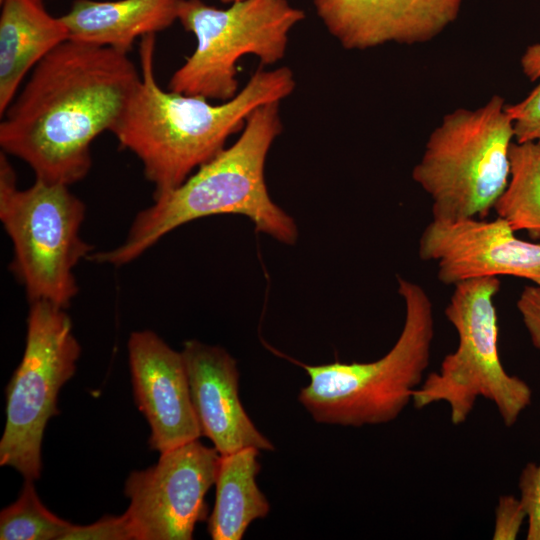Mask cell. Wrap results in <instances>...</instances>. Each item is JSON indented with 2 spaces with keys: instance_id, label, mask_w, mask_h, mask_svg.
<instances>
[{
  "instance_id": "cell-15",
  "label": "cell",
  "mask_w": 540,
  "mask_h": 540,
  "mask_svg": "<svg viewBox=\"0 0 540 540\" xmlns=\"http://www.w3.org/2000/svg\"><path fill=\"white\" fill-rule=\"evenodd\" d=\"M0 3V115L3 116L28 71L69 40V32L61 17L47 11L43 0Z\"/></svg>"
},
{
  "instance_id": "cell-16",
  "label": "cell",
  "mask_w": 540,
  "mask_h": 540,
  "mask_svg": "<svg viewBox=\"0 0 540 540\" xmlns=\"http://www.w3.org/2000/svg\"><path fill=\"white\" fill-rule=\"evenodd\" d=\"M180 0H75L61 16L69 40L128 54L139 37L156 34L178 20Z\"/></svg>"
},
{
  "instance_id": "cell-18",
  "label": "cell",
  "mask_w": 540,
  "mask_h": 540,
  "mask_svg": "<svg viewBox=\"0 0 540 540\" xmlns=\"http://www.w3.org/2000/svg\"><path fill=\"white\" fill-rule=\"evenodd\" d=\"M509 179L494 205L498 217L514 230L540 238V142H513Z\"/></svg>"
},
{
  "instance_id": "cell-7",
  "label": "cell",
  "mask_w": 540,
  "mask_h": 540,
  "mask_svg": "<svg viewBox=\"0 0 540 540\" xmlns=\"http://www.w3.org/2000/svg\"><path fill=\"white\" fill-rule=\"evenodd\" d=\"M7 154H0V220L13 245L10 269L30 302L67 308L78 293L73 270L92 253L80 228L86 206L69 186L35 179L18 189Z\"/></svg>"
},
{
  "instance_id": "cell-3",
  "label": "cell",
  "mask_w": 540,
  "mask_h": 540,
  "mask_svg": "<svg viewBox=\"0 0 540 540\" xmlns=\"http://www.w3.org/2000/svg\"><path fill=\"white\" fill-rule=\"evenodd\" d=\"M280 102L257 107L237 141L201 165L175 189L153 198L134 218L119 246L91 253L87 260L116 267L140 257L163 236L193 220L220 214L248 217L258 232L294 244L297 226L271 199L265 183L267 154L282 131Z\"/></svg>"
},
{
  "instance_id": "cell-17",
  "label": "cell",
  "mask_w": 540,
  "mask_h": 540,
  "mask_svg": "<svg viewBox=\"0 0 540 540\" xmlns=\"http://www.w3.org/2000/svg\"><path fill=\"white\" fill-rule=\"evenodd\" d=\"M259 451L248 447L221 455L215 505L208 519L213 540H240L253 521L268 515L269 502L256 483Z\"/></svg>"
},
{
  "instance_id": "cell-12",
  "label": "cell",
  "mask_w": 540,
  "mask_h": 540,
  "mask_svg": "<svg viewBox=\"0 0 540 540\" xmlns=\"http://www.w3.org/2000/svg\"><path fill=\"white\" fill-rule=\"evenodd\" d=\"M128 354L135 403L151 428L150 448L163 453L199 439L182 352L142 330L131 333Z\"/></svg>"
},
{
  "instance_id": "cell-22",
  "label": "cell",
  "mask_w": 540,
  "mask_h": 540,
  "mask_svg": "<svg viewBox=\"0 0 540 540\" xmlns=\"http://www.w3.org/2000/svg\"><path fill=\"white\" fill-rule=\"evenodd\" d=\"M520 500L528 520L527 539L540 540V463H527L518 480Z\"/></svg>"
},
{
  "instance_id": "cell-14",
  "label": "cell",
  "mask_w": 540,
  "mask_h": 540,
  "mask_svg": "<svg viewBox=\"0 0 540 540\" xmlns=\"http://www.w3.org/2000/svg\"><path fill=\"white\" fill-rule=\"evenodd\" d=\"M181 352L201 434L220 455L248 447L273 450L240 401L236 360L225 349L197 340L186 341Z\"/></svg>"
},
{
  "instance_id": "cell-26",
  "label": "cell",
  "mask_w": 540,
  "mask_h": 540,
  "mask_svg": "<svg viewBox=\"0 0 540 540\" xmlns=\"http://www.w3.org/2000/svg\"><path fill=\"white\" fill-rule=\"evenodd\" d=\"M1 1H2V0H0V2H1Z\"/></svg>"
},
{
  "instance_id": "cell-1",
  "label": "cell",
  "mask_w": 540,
  "mask_h": 540,
  "mask_svg": "<svg viewBox=\"0 0 540 540\" xmlns=\"http://www.w3.org/2000/svg\"><path fill=\"white\" fill-rule=\"evenodd\" d=\"M140 77L128 54L63 42L32 69L3 114L1 151L28 164L37 180H82L92 166V142L111 131Z\"/></svg>"
},
{
  "instance_id": "cell-2",
  "label": "cell",
  "mask_w": 540,
  "mask_h": 540,
  "mask_svg": "<svg viewBox=\"0 0 540 540\" xmlns=\"http://www.w3.org/2000/svg\"><path fill=\"white\" fill-rule=\"evenodd\" d=\"M156 35L141 38L140 81L111 129L120 146L142 163L153 198L181 185L244 128L259 106L281 102L295 89L292 70L258 68L230 100L211 104L202 96L163 90L154 73Z\"/></svg>"
},
{
  "instance_id": "cell-25",
  "label": "cell",
  "mask_w": 540,
  "mask_h": 540,
  "mask_svg": "<svg viewBox=\"0 0 540 540\" xmlns=\"http://www.w3.org/2000/svg\"><path fill=\"white\" fill-rule=\"evenodd\" d=\"M220 1L225 3V4H233L235 2H240V1H243V0H220Z\"/></svg>"
},
{
  "instance_id": "cell-5",
  "label": "cell",
  "mask_w": 540,
  "mask_h": 540,
  "mask_svg": "<svg viewBox=\"0 0 540 540\" xmlns=\"http://www.w3.org/2000/svg\"><path fill=\"white\" fill-rule=\"evenodd\" d=\"M504 98L446 114L430 134L413 180L432 201V219L485 218L509 179L515 140Z\"/></svg>"
},
{
  "instance_id": "cell-4",
  "label": "cell",
  "mask_w": 540,
  "mask_h": 540,
  "mask_svg": "<svg viewBox=\"0 0 540 540\" xmlns=\"http://www.w3.org/2000/svg\"><path fill=\"white\" fill-rule=\"evenodd\" d=\"M405 304L402 331L393 347L372 362L300 364L310 379L299 401L318 423L360 427L396 419L424 379L434 338V313L426 291L400 276Z\"/></svg>"
},
{
  "instance_id": "cell-23",
  "label": "cell",
  "mask_w": 540,
  "mask_h": 540,
  "mask_svg": "<svg viewBox=\"0 0 540 540\" xmlns=\"http://www.w3.org/2000/svg\"><path fill=\"white\" fill-rule=\"evenodd\" d=\"M526 510L520 498L514 495H502L495 510L494 540H514L517 538Z\"/></svg>"
},
{
  "instance_id": "cell-11",
  "label": "cell",
  "mask_w": 540,
  "mask_h": 540,
  "mask_svg": "<svg viewBox=\"0 0 540 540\" xmlns=\"http://www.w3.org/2000/svg\"><path fill=\"white\" fill-rule=\"evenodd\" d=\"M435 220L423 230L418 253L437 267L444 284L509 275L540 284V244L524 241L502 218Z\"/></svg>"
},
{
  "instance_id": "cell-21",
  "label": "cell",
  "mask_w": 540,
  "mask_h": 540,
  "mask_svg": "<svg viewBox=\"0 0 540 540\" xmlns=\"http://www.w3.org/2000/svg\"><path fill=\"white\" fill-rule=\"evenodd\" d=\"M62 540H135L126 513L105 516L89 525H72Z\"/></svg>"
},
{
  "instance_id": "cell-24",
  "label": "cell",
  "mask_w": 540,
  "mask_h": 540,
  "mask_svg": "<svg viewBox=\"0 0 540 540\" xmlns=\"http://www.w3.org/2000/svg\"><path fill=\"white\" fill-rule=\"evenodd\" d=\"M532 345L540 350V284L526 286L516 302Z\"/></svg>"
},
{
  "instance_id": "cell-13",
  "label": "cell",
  "mask_w": 540,
  "mask_h": 540,
  "mask_svg": "<svg viewBox=\"0 0 540 540\" xmlns=\"http://www.w3.org/2000/svg\"><path fill=\"white\" fill-rule=\"evenodd\" d=\"M462 0H313L328 32L348 50L424 43L453 23Z\"/></svg>"
},
{
  "instance_id": "cell-20",
  "label": "cell",
  "mask_w": 540,
  "mask_h": 540,
  "mask_svg": "<svg viewBox=\"0 0 540 540\" xmlns=\"http://www.w3.org/2000/svg\"><path fill=\"white\" fill-rule=\"evenodd\" d=\"M524 75L538 85L520 102L507 105L516 142H540V42L529 45L520 59Z\"/></svg>"
},
{
  "instance_id": "cell-8",
  "label": "cell",
  "mask_w": 540,
  "mask_h": 540,
  "mask_svg": "<svg viewBox=\"0 0 540 540\" xmlns=\"http://www.w3.org/2000/svg\"><path fill=\"white\" fill-rule=\"evenodd\" d=\"M304 11L287 0H243L219 9L202 0H180L178 20L196 38L193 53L171 76L168 89L206 99H232L238 93L237 62L247 54L262 65L280 61L289 33Z\"/></svg>"
},
{
  "instance_id": "cell-10",
  "label": "cell",
  "mask_w": 540,
  "mask_h": 540,
  "mask_svg": "<svg viewBox=\"0 0 540 540\" xmlns=\"http://www.w3.org/2000/svg\"><path fill=\"white\" fill-rule=\"evenodd\" d=\"M160 454L155 465L126 479L125 513L135 540H190L207 517L205 497L216 482L221 455L198 439Z\"/></svg>"
},
{
  "instance_id": "cell-9",
  "label": "cell",
  "mask_w": 540,
  "mask_h": 540,
  "mask_svg": "<svg viewBox=\"0 0 540 540\" xmlns=\"http://www.w3.org/2000/svg\"><path fill=\"white\" fill-rule=\"evenodd\" d=\"M29 304L24 354L6 387L0 465L35 481L46 424L60 413L57 397L76 371L81 347L65 308L44 300Z\"/></svg>"
},
{
  "instance_id": "cell-6",
  "label": "cell",
  "mask_w": 540,
  "mask_h": 540,
  "mask_svg": "<svg viewBox=\"0 0 540 540\" xmlns=\"http://www.w3.org/2000/svg\"><path fill=\"white\" fill-rule=\"evenodd\" d=\"M498 277H482L455 284L445 316L458 334V346L447 354L438 371L424 377L412 402L422 409L445 402L453 425L466 422L478 398L491 401L506 427H512L531 404L532 389L504 369L498 351V323L494 297Z\"/></svg>"
},
{
  "instance_id": "cell-19",
  "label": "cell",
  "mask_w": 540,
  "mask_h": 540,
  "mask_svg": "<svg viewBox=\"0 0 540 540\" xmlns=\"http://www.w3.org/2000/svg\"><path fill=\"white\" fill-rule=\"evenodd\" d=\"M32 480L0 513L1 540H62L73 524L50 512L40 501Z\"/></svg>"
}]
</instances>
